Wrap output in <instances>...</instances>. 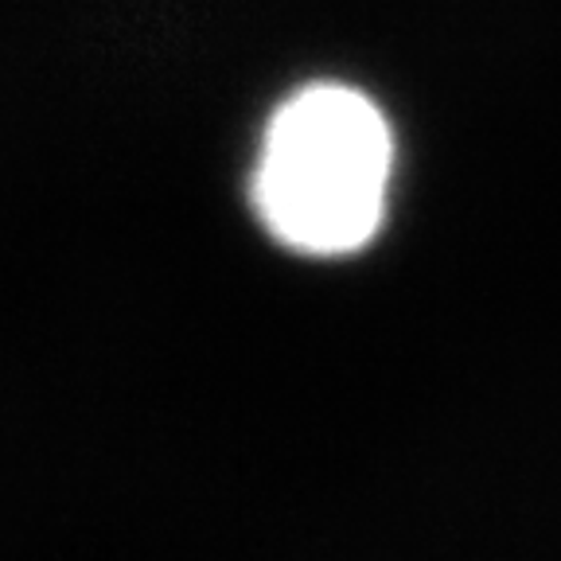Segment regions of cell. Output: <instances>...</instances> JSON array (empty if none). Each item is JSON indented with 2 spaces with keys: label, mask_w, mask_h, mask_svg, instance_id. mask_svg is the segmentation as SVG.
<instances>
[{
  "label": "cell",
  "mask_w": 561,
  "mask_h": 561,
  "mask_svg": "<svg viewBox=\"0 0 561 561\" xmlns=\"http://www.w3.org/2000/svg\"><path fill=\"white\" fill-rule=\"evenodd\" d=\"M394 180V129L347 82H308L270 114L250 203L270 238L305 257H347L375 242Z\"/></svg>",
  "instance_id": "6da1fadb"
}]
</instances>
